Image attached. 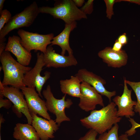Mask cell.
I'll list each match as a JSON object with an SVG mask.
<instances>
[{
	"label": "cell",
	"mask_w": 140,
	"mask_h": 140,
	"mask_svg": "<svg viewBox=\"0 0 140 140\" xmlns=\"http://www.w3.org/2000/svg\"><path fill=\"white\" fill-rule=\"evenodd\" d=\"M116 106L111 102L100 109L92 111L89 116L80 120V123L87 128L92 129L100 135L110 130L122 119L117 116Z\"/></svg>",
	"instance_id": "6da1fadb"
},
{
	"label": "cell",
	"mask_w": 140,
	"mask_h": 140,
	"mask_svg": "<svg viewBox=\"0 0 140 140\" xmlns=\"http://www.w3.org/2000/svg\"><path fill=\"white\" fill-rule=\"evenodd\" d=\"M0 59L4 74L2 85H10L19 89L25 86L23 82L24 76L31 67L20 64L8 51H4L0 55Z\"/></svg>",
	"instance_id": "7a4b0ae2"
},
{
	"label": "cell",
	"mask_w": 140,
	"mask_h": 140,
	"mask_svg": "<svg viewBox=\"0 0 140 140\" xmlns=\"http://www.w3.org/2000/svg\"><path fill=\"white\" fill-rule=\"evenodd\" d=\"M39 11L40 13L49 14L55 18L61 19L65 24L87 18L86 15L75 5L72 0L57 1L53 7H40Z\"/></svg>",
	"instance_id": "3957f363"
},
{
	"label": "cell",
	"mask_w": 140,
	"mask_h": 140,
	"mask_svg": "<svg viewBox=\"0 0 140 140\" xmlns=\"http://www.w3.org/2000/svg\"><path fill=\"white\" fill-rule=\"evenodd\" d=\"M39 13V7L36 2H34L23 11L12 17L0 31V43L4 42L5 36L12 30L31 25Z\"/></svg>",
	"instance_id": "277c9868"
},
{
	"label": "cell",
	"mask_w": 140,
	"mask_h": 140,
	"mask_svg": "<svg viewBox=\"0 0 140 140\" xmlns=\"http://www.w3.org/2000/svg\"><path fill=\"white\" fill-rule=\"evenodd\" d=\"M42 94L45 99L46 106L47 110L54 114L56 117L55 121L59 125L63 122L70 121V119L66 115L65 110L69 108L73 104L72 100L69 99H65L66 95L61 99H57L54 96L50 85L44 90Z\"/></svg>",
	"instance_id": "5b68a950"
},
{
	"label": "cell",
	"mask_w": 140,
	"mask_h": 140,
	"mask_svg": "<svg viewBox=\"0 0 140 140\" xmlns=\"http://www.w3.org/2000/svg\"><path fill=\"white\" fill-rule=\"evenodd\" d=\"M37 57V61L34 67L25 75L23 82L25 86L36 88L39 96L42 97L41 91L43 87L50 78L51 73L46 71L44 73V76L41 75L43 68L45 66L43 53L38 52Z\"/></svg>",
	"instance_id": "8992f818"
},
{
	"label": "cell",
	"mask_w": 140,
	"mask_h": 140,
	"mask_svg": "<svg viewBox=\"0 0 140 140\" xmlns=\"http://www.w3.org/2000/svg\"><path fill=\"white\" fill-rule=\"evenodd\" d=\"M17 33L21 39L23 46L29 52L32 50L39 51L44 53L48 45L51 44L54 37L53 33L41 34L19 30Z\"/></svg>",
	"instance_id": "52a82bcc"
},
{
	"label": "cell",
	"mask_w": 140,
	"mask_h": 140,
	"mask_svg": "<svg viewBox=\"0 0 140 140\" xmlns=\"http://www.w3.org/2000/svg\"><path fill=\"white\" fill-rule=\"evenodd\" d=\"M81 90L78 106L82 110L87 112L95 110L97 105L104 107L102 95L89 84L82 82Z\"/></svg>",
	"instance_id": "ba28073f"
},
{
	"label": "cell",
	"mask_w": 140,
	"mask_h": 140,
	"mask_svg": "<svg viewBox=\"0 0 140 140\" xmlns=\"http://www.w3.org/2000/svg\"><path fill=\"white\" fill-rule=\"evenodd\" d=\"M19 89L12 86H3L0 81V94L7 98L12 103L14 106L26 117L28 123L31 124L32 118L28 108L24 96Z\"/></svg>",
	"instance_id": "9c48e42d"
},
{
	"label": "cell",
	"mask_w": 140,
	"mask_h": 140,
	"mask_svg": "<svg viewBox=\"0 0 140 140\" xmlns=\"http://www.w3.org/2000/svg\"><path fill=\"white\" fill-rule=\"evenodd\" d=\"M20 89L25 97L30 113L38 114L47 120L51 119L45 101L40 97L35 88L25 86Z\"/></svg>",
	"instance_id": "30bf717a"
},
{
	"label": "cell",
	"mask_w": 140,
	"mask_h": 140,
	"mask_svg": "<svg viewBox=\"0 0 140 140\" xmlns=\"http://www.w3.org/2000/svg\"><path fill=\"white\" fill-rule=\"evenodd\" d=\"M75 75L78 76L81 82H85L93 87L102 95L106 96L110 103L111 97L116 94V92L109 91L107 90L104 85L106 84V80L101 77L85 68L79 69Z\"/></svg>",
	"instance_id": "8fae6325"
},
{
	"label": "cell",
	"mask_w": 140,
	"mask_h": 140,
	"mask_svg": "<svg viewBox=\"0 0 140 140\" xmlns=\"http://www.w3.org/2000/svg\"><path fill=\"white\" fill-rule=\"evenodd\" d=\"M123 91L121 96L118 95L113 99L118 107L117 115L118 117L125 116L130 118L135 115L134 107L137 101L132 100L131 97L132 90L128 89L124 78Z\"/></svg>",
	"instance_id": "7c38bea8"
},
{
	"label": "cell",
	"mask_w": 140,
	"mask_h": 140,
	"mask_svg": "<svg viewBox=\"0 0 140 140\" xmlns=\"http://www.w3.org/2000/svg\"><path fill=\"white\" fill-rule=\"evenodd\" d=\"M44 54L45 66L46 67H65L76 66L77 61L73 55L67 56L55 52L51 45L48 46Z\"/></svg>",
	"instance_id": "4fadbf2b"
},
{
	"label": "cell",
	"mask_w": 140,
	"mask_h": 140,
	"mask_svg": "<svg viewBox=\"0 0 140 140\" xmlns=\"http://www.w3.org/2000/svg\"><path fill=\"white\" fill-rule=\"evenodd\" d=\"M30 114L32 118L31 125L34 127L41 140H48L54 137V133L60 125L52 119L48 120L38 116L33 113Z\"/></svg>",
	"instance_id": "5bb4252c"
},
{
	"label": "cell",
	"mask_w": 140,
	"mask_h": 140,
	"mask_svg": "<svg viewBox=\"0 0 140 140\" xmlns=\"http://www.w3.org/2000/svg\"><path fill=\"white\" fill-rule=\"evenodd\" d=\"M5 51L12 53L21 64L27 66L30 64L32 58L31 53L23 46L19 37L15 35L9 37Z\"/></svg>",
	"instance_id": "9a60e30c"
},
{
	"label": "cell",
	"mask_w": 140,
	"mask_h": 140,
	"mask_svg": "<svg viewBox=\"0 0 140 140\" xmlns=\"http://www.w3.org/2000/svg\"><path fill=\"white\" fill-rule=\"evenodd\" d=\"M98 55L108 66L114 68H120L125 66L128 58L124 50L122 49L120 51L116 52L110 47L99 51Z\"/></svg>",
	"instance_id": "2e32d148"
},
{
	"label": "cell",
	"mask_w": 140,
	"mask_h": 140,
	"mask_svg": "<svg viewBox=\"0 0 140 140\" xmlns=\"http://www.w3.org/2000/svg\"><path fill=\"white\" fill-rule=\"evenodd\" d=\"M76 26V22L70 24H65L63 30L58 35L54 37L51 41V45H57L60 47L61 55H65L66 51L68 52L69 55H73V51L70 47L69 39L71 32Z\"/></svg>",
	"instance_id": "e0dca14e"
},
{
	"label": "cell",
	"mask_w": 140,
	"mask_h": 140,
	"mask_svg": "<svg viewBox=\"0 0 140 140\" xmlns=\"http://www.w3.org/2000/svg\"><path fill=\"white\" fill-rule=\"evenodd\" d=\"M13 137L17 140H40L34 127L31 124L18 123L14 129Z\"/></svg>",
	"instance_id": "ac0fdd59"
},
{
	"label": "cell",
	"mask_w": 140,
	"mask_h": 140,
	"mask_svg": "<svg viewBox=\"0 0 140 140\" xmlns=\"http://www.w3.org/2000/svg\"><path fill=\"white\" fill-rule=\"evenodd\" d=\"M81 82L79 77L75 75L71 76L69 79L61 80V91L65 94L79 98L81 95Z\"/></svg>",
	"instance_id": "d6986e66"
},
{
	"label": "cell",
	"mask_w": 140,
	"mask_h": 140,
	"mask_svg": "<svg viewBox=\"0 0 140 140\" xmlns=\"http://www.w3.org/2000/svg\"><path fill=\"white\" fill-rule=\"evenodd\" d=\"M119 127L115 124L108 132L100 134L96 140H119L118 132Z\"/></svg>",
	"instance_id": "ffe728a7"
},
{
	"label": "cell",
	"mask_w": 140,
	"mask_h": 140,
	"mask_svg": "<svg viewBox=\"0 0 140 140\" xmlns=\"http://www.w3.org/2000/svg\"><path fill=\"white\" fill-rule=\"evenodd\" d=\"M127 84L129 85L134 92L137 98V103L134 107L135 112L138 113L140 116V81L134 82L127 80L124 78Z\"/></svg>",
	"instance_id": "44dd1931"
},
{
	"label": "cell",
	"mask_w": 140,
	"mask_h": 140,
	"mask_svg": "<svg viewBox=\"0 0 140 140\" xmlns=\"http://www.w3.org/2000/svg\"><path fill=\"white\" fill-rule=\"evenodd\" d=\"M0 31L4 26L5 24L7 23L10 20L11 14L10 12L6 9L3 10L0 13Z\"/></svg>",
	"instance_id": "7402d4cb"
},
{
	"label": "cell",
	"mask_w": 140,
	"mask_h": 140,
	"mask_svg": "<svg viewBox=\"0 0 140 140\" xmlns=\"http://www.w3.org/2000/svg\"><path fill=\"white\" fill-rule=\"evenodd\" d=\"M104 1L106 7V12L107 17L110 19L112 16L114 14L113 7L114 4L116 2V0H104Z\"/></svg>",
	"instance_id": "603a6c76"
},
{
	"label": "cell",
	"mask_w": 140,
	"mask_h": 140,
	"mask_svg": "<svg viewBox=\"0 0 140 140\" xmlns=\"http://www.w3.org/2000/svg\"><path fill=\"white\" fill-rule=\"evenodd\" d=\"M93 0H88L80 9L84 14H90L93 10Z\"/></svg>",
	"instance_id": "cb8c5ba5"
},
{
	"label": "cell",
	"mask_w": 140,
	"mask_h": 140,
	"mask_svg": "<svg viewBox=\"0 0 140 140\" xmlns=\"http://www.w3.org/2000/svg\"><path fill=\"white\" fill-rule=\"evenodd\" d=\"M98 133L92 129H90L83 137L78 140H96V137Z\"/></svg>",
	"instance_id": "d4e9b609"
},
{
	"label": "cell",
	"mask_w": 140,
	"mask_h": 140,
	"mask_svg": "<svg viewBox=\"0 0 140 140\" xmlns=\"http://www.w3.org/2000/svg\"><path fill=\"white\" fill-rule=\"evenodd\" d=\"M3 97V95L0 94V108L3 107L8 109L11 107L12 102L8 99H4Z\"/></svg>",
	"instance_id": "484cf974"
},
{
	"label": "cell",
	"mask_w": 140,
	"mask_h": 140,
	"mask_svg": "<svg viewBox=\"0 0 140 140\" xmlns=\"http://www.w3.org/2000/svg\"><path fill=\"white\" fill-rule=\"evenodd\" d=\"M116 40L123 46L127 44L128 42V38L126 33H125L120 35Z\"/></svg>",
	"instance_id": "4316f807"
},
{
	"label": "cell",
	"mask_w": 140,
	"mask_h": 140,
	"mask_svg": "<svg viewBox=\"0 0 140 140\" xmlns=\"http://www.w3.org/2000/svg\"><path fill=\"white\" fill-rule=\"evenodd\" d=\"M123 46V45L116 40L112 47V49L115 51L119 52L122 50Z\"/></svg>",
	"instance_id": "83f0119b"
},
{
	"label": "cell",
	"mask_w": 140,
	"mask_h": 140,
	"mask_svg": "<svg viewBox=\"0 0 140 140\" xmlns=\"http://www.w3.org/2000/svg\"><path fill=\"white\" fill-rule=\"evenodd\" d=\"M75 5L78 7H82L83 5L85 2L84 0H73Z\"/></svg>",
	"instance_id": "f1b7e54d"
},
{
	"label": "cell",
	"mask_w": 140,
	"mask_h": 140,
	"mask_svg": "<svg viewBox=\"0 0 140 140\" xmlns=\"http://www.w3.org/2000/svg\"><path fill=\"white\" fill-rule=\"evenodd\" d=\"M121 1L128 2L132 3H134L140 5V0H116V2H120Z\"/></svg>",
	"instance_id": "f546056e"
},
{
	"label": "cell",
	"mask_w": 140,
	"mask_h": 140,
	"mask_svg": "<svg viewBox=\"0 0 140 140\" xmlns=\"http://www.w3.org/2000/svg\"><path fill=\"white\" fill-rule=\"evenodd\" d=\"M12 109L13 112H14L17 116L19 118L21 117L22 115V113L18 110L14 106H12Z\"/></svg>",
	"instance_id": "4dcf8cb0"
},
{
	"label": "cell",
	"mask_w": 140,
	"mask_h": 140,
	"mask_svg": "<svg viewBox=\"0 0 140 140\" xmlns=\"http://www.w3.org/2000/svg\"><path fill=\"white\" fill-rule=\"evenodd\" d=\"M6 44L4 42L0 43V55L5 51Z\"/></svg>",
	"instance_id": "1f68e13d"
},
{
	"label": "cell",
	"mask_w": 140,
	"mask_h": 140,
	"mask_svg": "<svg viewBox=\"0 0 140 140\" xmlns=\"http://www.w3.org/2000/svg\"><path fill=\"white\" fill-rule=\"evenodd\" d=\"M128 136L125 133V134H122L119 136V140H129L128 139Z\"/></svg>",
	"instance_id": "d6a6232c"
},
{
	"label": "cell",
	"mask_w": 140,
	"mask_h": 140,
	"mask_svg": "<svg viewBox=\"0 0 140 140\" xmlns=\"http://www.w3.org/2000/svg\"><path fill=\"white\" fill-rule=\"evenodd\" d=\"M5 1V0H0V13L3 10L4 4Z\"/></svg>",
	"instance_id": "836d02e7"
},
{
	"label": "cell",
	"mask_w": 140,
	"mask_h": 140,
	"mask_svg": "<svg viewBox=\"0 0 140 140\" xmlns=\"http://www.w3.org/2000/svg\"><path fill=\"white\" fill-rule=\"evenodd\" d=\"M135 128L140 127V124L137 123L135 122Z\"/></svg>",
	"instance_id": "e575fe53"
},
{
	"label": "cell",
	"mask_w": 140,
	"mask_h": 140,
	"mask_svg": "<svg viewBox=\"0 0 140 140\" xmlns=\"http://www.w3.org/2000/svg\"><path fill=\"white\" fill-rule=\"evenodd\" d=\"M0 140H1V133H0Z\"/></svg>",
	"instance_id": "d590c367"
}]
</instances>
